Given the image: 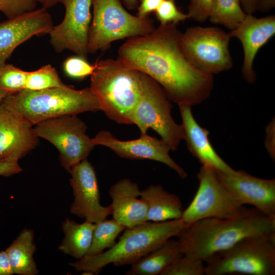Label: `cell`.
Instances as JSON below:
<instances>
[{"label": "cell", "instance_id": "cell-1", "mask_svg": "<svg viewBox=\"0 0 275 275\" xmlns=\"http://www.w3.org/2000/svg\"><path fill=\"white\" fill-rule=\"evenodd\" d=\"M181 34L176 24H160L147 35L128 38L118 58L157 82L171 102L191 107L209 97L214 77L187 59L180 47Z\"/></svg>", "mask_w": 275, "mask_h": 275}, {"label": "cell", "instance_id": "cell-2", "mask_svg": "<svg viewBox=\"0 0 275 275\" xmlns=\"http://www.w3.org/2000/svg\"><path fill=\"white\" fill-rule=\"evenodd\" d=\"M275 233V218L244 207L228 218H207L187 226L177 237L182 254L206 262L212 255L252 236Z\"/></svg>", "mask_w": 275, "mask_h": 275}, {"label": "cell", "instance_id": "cell-3", "mask_svg": "<svg viewBox=\"0 0 275 275\" xmlns=\"http://www.w3.org/2000/svg\"><path fill=\"white\" fill-rule=\"evenodd\" d=\"M187 226L181 218L140 224L126 228L118 241L111 249L93 256H85L70 263L76 271L84 274H98L109 264L115 266L132 265Z\"/></svg>", "mask_w": 275, "mask_h": 275}, {"label": "cell", "instance_id": "cell-4", "mask_svg": "<svg viewBox=\"0 0 275 275\" xmlns=\"http://www.w3.org/2000/svg\"><path fill=\"white\" fill-rule=\"evenodd\" d=\"M95 64L89 88L100 110L118 124L131 125L130 116L142 92L141 72L118 58L99 60Z\"/></svg>", "mask_w": 275, "mask_h": 275}, {"label": "cell", "instance_id": "cell-5", "mask_svg": "<svg viewBox=\"0 0 275 275\" xmlns=\"http://www.w3.org/2000/svg\"><path fill=\"white\" fill-rule=\"evenodd\" d=\"M2 102L33 125L63 115L100 111L89 87L76 90L71 86L39 91L23 89L7 95Z\"/></svg>", "mask_w": 275, "mask_h": 275}, {"label": "cell", "instance_id": "cell-6", "mask_svg": "<svg viewBox=\"0 0 275 275\" xmlns=\"http://www.w3.org/2000/svg\"><path fill=\"white\" fill-rule=\"evenodd\" d=\"M205 274H275V233L244 238L205 262Z\"/></svg>", "mask_w": 275, "mask_h": 275}, {"label": "cell", "instance_id": "cell-7", "mask_svg": "<svg viewBox=\"0 0 275 275\" xmlns=\"http://www.w3.org/2000/svg\"><path fill=\"white\" fill-rule=\"evenodd\" d=\"M93 17L88 35V53L105 50L113 42L147 35L155 28L148 17L129 13L120 0H92Z\"/></svg>", "mask_w": 275, "mask_h": 275}, {"label": "cell", "instance_id": "cell-8", "mask_svg": "<svg viewBox=\"0 0 275 275\" xmlns=\"http://www.w3.org/2000/svg\"><path fill=\"white\" fill-rule=\"evenodd\" d=\"M141 73L142 92L130 116L131 125H135L141 134L147 133L149 128L154 130L171 151H175L184 140L182 127L173 119L171 101L163 88L153 78Z\"/></svg>", "mask_w": 275, "mask_h": 275}, {"label": "cell", "instance_id": "cell-9", "mask_svg": "<svg viewBox=\"0 0 275 275\" xmlns=\"http://www.w3.org/2000/svg\"><path fill=\"white\" fill-rule=\"evenodd\" d=\"M231 38L229 34L218 28L191 26L182 33L180 47L192 65L213 75L233 66L229 50Z\"/></svg>", "mask_w": 275, "mask_h": 275}, {"label": "cell", "instance_id": "cell-10", "mask_svg": "<svg viewBox=\"0 0 275 275\" xmlns=\"http://www.w3.org/2000/svg\"><path fill=\"white\" fill-rule=\"evenodd\" d=\"M87 126L76 115L47 119L35 125L38 138L51 143L58 150L61 166L69 173L88 158L95 146L86 133Z\"/></svg>", "mask_w": 275, "mask_h": 275}, {"label": "cell", "instance_id": "cell-11", "mask_svg": "<svg viewBox=\"0 0 275 275\" xmlns=\"http://www.w3.org/2000/svg\"><path fill=\"white\" fill-rule=\"evenodd\" d=\"M197 176L198 189L181 217L187 226L207 218H230L245 207L232 196L215 170L202 166Z\"/></svg>", "mask_w": 275, "mask_h": 275}, {"label": "cell", "instance_id": "cell-12", "mask_svg": "<svg viewBox=\"0 0 275 275\" xmlns=\"http://www.w3.org/2000/svg\"><path fill=\"white\" fill-rule=\"evenodd\" d=\"M62 4L65 16L49 33L50 42L56 52L69 50L87 59L92 0H64Z\"/></svg>", "mask_w": 275, "mask_h": 275}, {"label": "cell", "instance_id": "cell-13", "mask_svg": "<svg viewBox=\"0 0 275 275\" xmlns=\"http://www.w3.org/2000/svg\"><path fill=\"white\" fill-rule=\"evenodd\" d=\"M95 146L106 147L121 158L132 159H149L161 162L175 171L182 179L187 176L186 172L170 156L169 146L161 139L141 134L139 138L123 141L107 130H101L92 138Z\"/></svg>", "mask_w": 275, "mask_h": 275}, {"label": "cell", "instance_id": "cell-14", "mask_svg": "<svg viewBox=\"0 0 275 275\" xmlns=\"http://www.w3.org/2000/svg\"><path fill=\"white\" fill-rule=\"evenodd\" d=\"M69 173L74 197L69 209L72 214L96 224L112 214L111 205L103 206L100 204L96 174L87 158Z\"/></svg>", "mask_w": 275, "mask_h": 275}, {"label": "cell", "instance_id": "cell-15", "mask_svg": "<svg viewBox=\"0 0 275 275\" xmlns=\"http://www.w3.org/2000/svg\"><path fill=\"white\" fill-rule=\"evenodd\" d=\"M215 171L240 205H251L265 215L275 218L274 179L258 178L242 170H235L231 173Z\"/></svg>", "mask_w": 275, "mask_h": 275}, {"label": "cell", "instance_id": "cell-16", "mask_svg": "<svg viewBox=\"0 0 275 275\" xmlns=\"http://www.w3.org/2000/svg\"><path fill=\"white\" fill-rule=\"evenodd\" d=\"M33 126L20 114L0 103V162H18L36 147L39 138Z\"/></svg>", "mask_w": 275, "mask_h": 275}, {"label": "cell", "instance_id": "cell-17", "mask_svg": "<svg viewBox=\"0 0 275 275\" xmlns=\"http://www.w3.org/2000/svg\"><path fill=\"white\" fill-rule=\"evenodd\" d=\"M53 26L51 15L42 7L0 23V67L18 46L34 36L49 34Z\"/></svg>", "mask_w": 275, "mask_h": 275}, {"label": "cell", "instance_id": "cell-18", "mask_svg": "<svg viewBox=\"0 0 275 275\" xmlns=\"http://www.w3.org/2000/svg\"><path fill=\"white\" fill-rule=\"evenodd\" d=\"M275 34V15L257 18L253 14H246L243 21L229 33L231 37L241 42L243 51L241 73L243 78L253 83L256 75L254 69V61L259 50Z\"/></svg>", "mask_w": 275, "mask_h": 275}, {"label": "cell", "instance_id": "cell-19", "mask_svg": "<svg viewBox=\"0 0 275 275\" xmlns=\"http://www.w3.org/2000/svg\"><path fill=\"white\" fill-rule=\"evenodd\" d=\"M138 184L128 178L120 179L109 189L113 218L126 228L147 221V205L140 197Z\"/></svg>", "mask_w": 275, "mask_h": 275}, {"label": "cell", "instance_id": "cell-20", "mask_svg": "<svg viewBox=\"0 0 275 275\" xmlns=\"http://www.w3.org/2000/svg\"><path fill=\"white\" fill-rule=\"evenodd\" d=\"M184 140L191 153L202 166L222 172L231 173L235 170L230 167L216 152L209 139V131L201 126L195 119L188 105L179 106Z\"/></svg>", "mask_w": 275, "mask_h": 275}, {"label": "cell", "instance_id": "cell-21", "mask_svg": "<svg viewBox=\"0 0 275 275\" xmlns=\"http://www.w3.org/2000/svg\"><path fill=\"white\" fill-rule=\"evenodd\" d=\"M141 198L147 205V221L160 222L181 218L182 204L176 195L165 190L160 185H151L141 190Z\"/></svg>", "mask_w": 275, "mask_h": 275}, {"label": "cell", "instance_id": "cell-22", "mask_svg": "<svg viewBox=\"0 0 275 275\" xmlns=\"http://www.w3.org/2000/svg\"><path fill=\"white\" fill-rule=\"evenodd\" d=\"M182 254L178 240H167L131 265L128 275L160 274Z\"/></svg>", "mask_w": 275, "mask_h": 275}, {"label": "cell", "instance_id": "cell-23", "mask_svg": "<svg viewBox=\"0 0 275 275\" xmlns=\"http://www.w3.org/2000/svg\"><path fill=\"white\" fill-rule=\"evenodd\" d=\"M34 239V231L24 228L6 250L14 274L39 273L33 257L37 250Z\"/></svg>", "mask_w": 275, "mask_h": 275}, {"label": "cell", "instance_id": "cell-24", "mask_svg": "<svg viewBox=\"0 0 275 275\" xmlns=\"http://www.w3.org/2000/svg\"><path fill=\"white\" fill-rule=\"evenodd\" d=\"M62 226L65 236L58 250L77 260L86 256L92 243L94 224L87 220L79 224L67 217Z\"/></svg>", "mask_w": 275, "mask_h": 275}, {"label": "cell", "instance_id": "cell-25", "mask_svg": "<svg viewBox=\"0 0 275 275\" xmlns=\"http://www.w3.org/2000/svg\"><path fill=\"white\" fill-rule=\"evenodd\" d=\"M246 15L239 0H212L208 19L212 23L224 25L232 31L243 21Z\"/></svg>", "mask_w": 275, "mask_h": 275}, {"label": "cell", "instance_id": "cell-26", "mask_svg": "<svg viewBox=\"0 0 275 275\" xmlns=\"http://www.w3.org/2000/svg\"><path fill=\"white\" fill-rule=\"evenodd\" d=\"M125 229L114 218H105L94 224L92 243L86 256L98 255L111 249L116 244L118 236Z\"/></svg>", "mask_w": 275, "mask_h": 275}, {"label": "cell", "instance_id": "cell-27", "mask_svg": "<svg viewBox=\"0 0 275 275\" xmlns=\"http://www.w3.org/2000/svg\"><path fill=\"white\" fill-rule=\"evenodd\" d=\"M68 86L62 81L54 67L46 65L37 70L28 71L24 89L39 91Z\"/></svg>", "mask_w": 275, "mask_h": 275}, {"label": "cell", "instance_id": "cell-28", "mask_svg": "<svg viewBox=\"0 0 275 275\" xmlns=\"http://www.w3.org/2000/svg\"><path fill=\"white\" fill-rule=\"evenodd\" d=\"M27 73L12 64L0 67V91L9 95L24 89Z\"/></svg>", "mask_w": 275, "mask_h": 275}, {"label": "cell", "instance_id": "cell-29", "mask_svg": "<svg viewBox=\"0 0 275 275\" xmlns=\"http://www.w3.org/2000/svg\"><path fill=\"white\" fill-rule=\"evenodd\" d=\"M204 262L183 255L166 269L161 275H204Z\"/></svg>", "mask_w": 275, "mask_h": 275}, {"label": "cell", "instance_id": "cell-30", "mask_svg": "<svg viewBox=\"0 0 275 275\" xmlns=\"http://www.w3.org/2000/svg\"><path fill=\"white\" fill-rule=\"evenodd\" d=\"M96 68V64H91L86 59L79 56L67 58L64 62V70L68 76L82 79L91 75Z\"/></svg>", "mask_w": 275, "mask_h": 275}, {"label": "cell", "instance_id": "cell-31", "mask_svg": "<svg viewBox=\"0 0 275 275\" xmlns=\"http://www.w3.org/2000/svg\"><path fill=\"white\" fill-rule=\"evenodd\" d=\"M155 15L160 24H176L189 18L187 14L180 11L177 7L175 0H164L155 11Z\"/></svg>", "mask_w": 275, "mask_h": 275}, {"label": "cell", "instance_id": "cell-32", "mask_svg": "<svg viewBox=\"0 0 275 275\" xmlns=\"http://www.w3.org/2000/svg\"><path fill=\"white\" fill-rule=\"evenodd\" d=\"M37 0H0V12L11 19L35 9Z\"/></svg>", "mask_w": 275, "mask_h": 275}, {"label": "cell", "instance_id": "cell-33", "mask_svg": "<svg viewBox=\"0 0 275 275\" xmlns=\"http://www.w3.org/2000/svg\"><path fill=\"white\" fill-rule=\"evenodd\" d=\"M212 0H190L187 14L189 18L203 23L209 18Z\"/></svg>", "mask_w": 275, "mask_h": 275}, {"label": "cell", "instance_id": "cell-34", "mask_svg": "<svg viewBox=\"0 0 275 275\" xmlns=\"http://www.w3.org/2000/svg\"><path fill=\"white\" fill-rule=\"evenodd\" d=\"M164 0H141L138 8V16L142 18L148 17V15L155 12Z\"/></svg>", "mask_w": 275, "mask_h": 275}, {"label": "cell", "instance_id": "cell-35", "mask_svg": "<svg viewBox=\"0 0 275 275\" xmlns=\"http://www.w3.org/2000/svg\"><path fill=\"white\" fill-rule=\"evenodd\" d=\"M22 171L17 162H0V176H10Z\"/></svg>", "mask_w": 275, "mask_h": 275}, {"label": "cell", "instance_id": "cell-36", "mask_svg": "<svg viewBox=\"0 0 275 275\" xmlns=\"http://www.w3.org/2000/svg\"><path fill=\"white\" fill-rule=\"evenodd\" d=\"M13 274L14 273L6 250L0 251V275H11Z\"/></svg>", "mask_w": 275, "mask_h": 275}, {"label": "cell", "instance_id": "cell-37", "mask_svg": "<svg viewBox=\"0 0 275 275\" xmlns=\"http://www.w3.org/2000/svg\"><path fill=\"white\" fill-rule=\"evenodd\" d=\"M241 7L246 14H253L257 11L259 0H239Z\"/></svg>", "mask_w": 275, "mask_h": 275}, {"label": "cell", "instance_id": "cell-38", "mask_svg": "<svg viewBox=\"0 0 275 275\" xmlns=\"http://www.w3.org/2000/svg\"><path fill=\"white\" fill-rule=\"evenodd\" d=\"M271 124L269 125L268 126V132L267 133V138L268 140L266 139V142L268 141V143L266 144V146H267V149L268 150V152L272 158H274V152L273 151V131L274 130V129L273 130V125L272 122L271 123Z\"/></svg>", "mask_w": 275, "mask_h": 275}, {"label": "cell", "instance_id": "cell-39", "mask_svg": "<svg viewBox=\"0 0 275 275\" xmlns=\"http://www.w3.org/2000/svg\"><path fill=\"white\" fill-rule=\"evenodd\" d=\"M64 0H37L42 5V7L48 9L59 3H62Z\"/></svg>", "mask_w": 275, "mask_h": 275}, {"label": "cell", "instance_id": "cell-40", "mask_svg": "<svg viewBox=\"0 0 275 275\" xmlns=\"http://www.w3.org/2000/svg\"><path fill=\"white\" fill-rule=\"evenodd\" d=\"M125 6L128 9H134L137 7L138 0H121Z\"/></svg>", "mask_w": 275, "mask_h": 275}]
</instances>
